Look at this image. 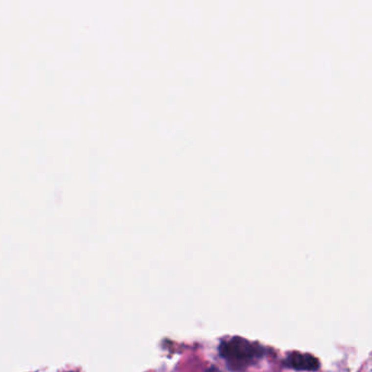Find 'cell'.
<instances>
[{
	"label": "cell",
	"mask_w": 372,
	"mask_h": 372,
	"mask_svg": "<svg viewBox=\"0 0 372 372\" xmlns=\"http://www.w3.org/2000/svg\"><path fill=\"white\" fill-rule=\"evenodd\" d=\"M283 364L287 368L300 371H317L320 368V361L311 354L290 352L284 359Z\"/></svg>",
	"instance_id": "7a4b0ae2"
},
{
	"label": "cell",
	"mask_w": 372,
	"mask_h": 372,
	"mask_svg": "<svg viewBox=\"0 0 372 372\" xmlns=\"http://www.w3.org/2000/svg\"><path fill=\"white\" fill-rule=\"evenodd\" d=\"M206 372H222L219 369H217L216 367H211V368L208 369Z\"/></svg>",
	"instance_id": "3957f363"
},
{
	"label": "cell",
	"mask_w": 372,
	"mask_h": 372,
	"mask_svg": "<svg viewBox=\"0 0 372 372\" xmlns=\"http://www.w3.org/2000/svg\"><path fill=\"white\" fill-rule=\"evenodd\" d=\"M219 354L233 370H242L256 364L265 355V349L241 337H232L219 345Z\"/></svg>",
	"instance_id": "6da1fadb"
}]
</instances>
